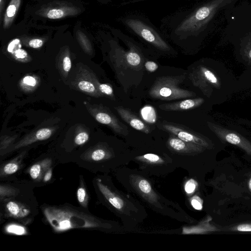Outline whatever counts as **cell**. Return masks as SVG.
<instances>
[{
    "instance_id": "cell-21",
    "label": "cell",
    "mask_w": 251,
    "mask_h": 251,
    "mask_svg": "<svg viewBox=\"0 0 251 251\" xmlns=\"http://www.w3.org/2000/svg\"><path fill=\"white\" fill-rule=\"evenodd\" d=\"M57 67L61 75L66 78L71 69V59L68 52H66L59 60Z\"/></svg>"
},
{
    "instance_id": "cell-22",
    "label": "cell",
    "mask_w": 251,
    "mask_h": 251,
    "mask_svg": "<svg viewBox=\"0 0 251 251\" xmlns=\"http://www.w3.org/2000/svg\"><path fill=\"white\" fill-rule=\"evenodd\" d=\"M20 0H12L7 8L4 18V25L8 26L12 21L20 5Z\"/></svg>"
},
{
    "instance_id": "cell-17",
    "label": "cell",
    "mask_w": 251,
    "mask_h": 251,
    "mask_svg": "<svg viewBox=\"0 0 251 251\" xmlns=\"http://www.w3.org/2000/svg\"><path fill=\"white\" fill-rule=\"evenodd\" d=\"M51 164L52 160L49 158H45L33 164L29 170L30 177L35 181L41 180L44 174L51 167Z\"/></svg>"
},
{
    "instance_id": "cell-29",
    "label": "cell",
    "mask_w": 251,
    "mask_h": 251,
    "mask_svg": "<svg viewBox=\"0 0 251 251\" xmlns=\"http://www.w3.org/2000/svg\"><path fill=\"white\" fill-rule=\"evenodd\" d=\"M204 75L205 77L208 80V81L212 83H215L217 82V78L213 75L212 73H211L208 70L204 68L201 67V68Z\"/></svg>"
},
{
    "instance_id": "cell-28",
    "label": "cell",
    "mask_w": 251,
    "mask_h": 251,
    "mask_svg": "<svg viewBox=\"0 0 251 251\" xmlns=\"http://www.w3.org/2000/svg\"><path fill=\"white\" fill-rule=\"evenodd\" d=\"M64 14V11L61 9H52L48 12L47 17L51 19H57L62 18Z\"/></svg>"
},
{
    "instance_id": "cell-14",
    "label": "cell",
    "mask_w": 251,
    "mask_h": 251,
    "mask_svg": "<svg viewBox=\"0 0 251 251\" xmlns=\"http://www.w3.org/2000/svg\"><path fill=\"white\" fill-rule=\"evenodd\" d=\"M202 102L201 99H186L176 102L161 104L158 107L160 109L166 111H183L195 108L201 104Z\"/></svg>"
},
{
    "instance_id": "cell-30",
    "label": "cell",
    "mask_w": 251,
    "mask_h": 251,
    "mask_svg": "<svg viewBox=\"0 0 251 251\" xmlns=\"http://www.w3.org/2000/svg\"><path fill=\"white\" fill-rule=\"evenodd\" d=\"M191 204L195 209L201 210L202 208L201 200L198 196H195L191 199Z\"/></svg>"
},
{
    "instance_id": "cell-23",
    "label": "cell",
    "mask_w": 251,
    "mask_h": 251,
    "mask_svg": "<svg viewBox=\"0 0 251 251\" xmlns=\"http://www.w3.org/2000/svg\"><path fill=\"white\" fill-rule=\"evenodd\" d=\"M18 135H15L13 136L3 135L0 138V155H2L4 152L12 146Z\"/></svg>"
},
{
    "instance_id": "cell-35",
    "label": "cell",
    "mask_w": 251,
    "mask_h": 251,
    "mask_svg": "<svg viewBox=\"0 0 251 251\" xmlns=\"http://www.w3.org/2000/svg\"><path fill=\"white\" fill-rule=\"evenodd\" d=\"M52 176V168L50 167L44 174L43 181L45 182L50 181Z\"/></svg>"
},
{
    "instance_id": "cell-25",
    "label": "cell",
    "mask_w": 251,
    "mask_h": 251,
    "mask_svg": "<svg viewBox=\"0 0 251 251\" xmlns=\"http://www.w3.org/2000/svg\"><path fill=\"white\" fill-rule=\"evenodd\" d=\"M77 198L79 203L83 207L87 206L88 196L86 188L81 185L77 189L76 192Z\"/></svg>"
},
{
    "instance_id": "cell-20",
    "label": "cell",
    "mask_w": 251,
    "mask_h": 251,
    "mask_svg": "<svg viewBox=\"0 0 251 251\" xmlns=\"http://www.w3.org/2000/svg\"><path fill=\"white\" fill-rule=\"evenodd\" d=\"M90 74L93 82L100 92L104 96H106L110 99L115 100V97L112 86L110 84L100 83L93 73L91 72Z\"/></svg>"
},
{
    "instance_id": "cell-12",
    "label": "cell",
    "mask_w": 251,
    "mask_h": 251,
    "mask_svg": "<svg viewBox=\"0 0 251 251\" xmlns=\"http://www.w3.org/2000/svg\"><path fill=\"white\" fill-rule=\"evenodd\" d=\"M91 72L84 68L81 69L73 84L78 90L90 96L99 98L104 96L100 92L91 77Z\"/></svg>"
},
{
    "instance_id": "cell-2",
    "label": "cell",
    "mask_w": 251,
    "mask_h": 251,
    "mask_svg": "<svg viewBox=\"0 0 251 251\" xmlns=\"http://www.w3.org/2000/svg\"><path fill=\"white\" fill-rule=\"evenodd\" d=\"M110 65L126 93L141 82L145 58L139 48L128 41V49L117 46L110 56Z\"/></svg>"
},
{
    "instance_id": "cell-34",
    "label": "cell",
    "mask_w": 251,
    "mask_h": 251,
    "mask_svg": "<svg viewBox=\"0 0 251 251\" xmlns=\"http://www.w3.org/2000/svg\"><path fill=\"white\" fill-rule=\"evenodd\" d=\"M236 230L241 232H250L251 231V224L240 225L236 227Z\"/></svg>"
},
{
    "instance_id": "cell-31",
    "label": "cell",
    "mask_w": 251,
    "mask_h": 251,
    "mask_svg": "<svg viewBox=\"0 0 251 251\" xmlns=\"http://www.w3.org/2000/svg\"><path fill=\"white\" fill-rule=\"evenodd\" d=\"M226 139L228 143L233 145H238L241 142L240 138L234 133L227 134L226 137Z\"/></svg>"
},
{
    "instance_id": "cell-16",
    "label": "cell",
    "mask_w": 251,
    "mask_h": 251,
    "mask_svg": "<svg viewBox=\"0 0 251 251\" xmlns=\"http://www.w3.org/2000/svg\"><path fill=\"white\" fill-rule=\"evenodd\" d=\"M5 211L9 216L23 219L30 214V210L23 204L15 201H9L5 205Z\"/></svg>"
},
{
    "instance_id": "cell-4",
    "label": "cell",
    "mask_w": 251,
    "mask_h": 251,
    "mask_svg": "<svg viewBox=\"0 0 251 251\" xmlns=\"http://www.w3.org/2000/svg\"><path fill=\"white\" fill-rule=\"evenodd\" d=\"M43 212L48 222L57 232L74 228H119L116 226V224L113 225L72 208L47 206L43 208Z\"/></svg>"
},
{
    "instance_id": "cell-10",
    "label": "cell",
    "mask_w": 251,
    "mask_h": 251,
    "mask_svg": "<svg viewBox=\"0 0 251 251\" xmlns=\"http://www.w3.org/2000/svg\"><path fill=\"white\" fill-rule=\"evenodd\" d=\"M158 128L174 134L181 140L201 145L204 147L207 146V143L201 135L183 125L163 120L159 122Z\"/></svg>"
},
{
    "instance_id": "cell-1",
    "label": "cell",
    "mask_w": 251,
    "mask_h": 251,
    "mask_svg": "<svg viewBox=\"0 0 251 251\" xmlns=\"http://www.w3.org/2000/svg\"><path fill=\"white\" fill-rule=\"evenodd\" d=\"M116 176L126 190L153 211L178 221L193 223V220L178 204L161 195L153 187L148 176L139 170L123 166L117 169Z\"/></svg>"
},
{
    "instance_id": "cell-7",
    "label": "cell",
    "mask_w": 251,
    "mask_h": 251,
    "mask_svg": "<svg viewBox=\"0 0 251 251\" xmlns=\"http://www.w3.org/2000/svg\"><path fill=\"white\" fill-rule=\"evenodd\" d=\"M167 153L172 158L176 168L188 169L191 157L203 151V146L183 141L174 134H170L166 142Z\"/></svg>"
},
{
    "instance_id": "cell-15",
    "label": "cell",
    "mask_w": 251,
    "mask_h": 251,
    "mask_svg": "<svg viewBox=\"0 0 251 251\" xmlns=\"http://www.w3.org/2000/svg\"><path fill=\"white\" fill-rule=\"evenodd\" d=\"M20 40L19 39L13 40L8 44L7 50L16 61L25 63L30 61L31 58L27 52L22 48Z\"/></svg>"
},
{
    "instance_id": "cell-36",
    "label": "cell",
    "mask_w": 251,
    "mask_h": 251,
    "mask_svg": "<svg viewBox=\"0 0 251 251\" xmlns=\"http://www.w3.org/2000/svg\"><path fill=\"white\" fill-rule=\"evenodd\" d=\"M249 187L250 191H251V178H250L249 182Z\"/></svg>"
},
{
    "instance_id": "cell-9",
    "label": "cell",
    "mask_w": 251,
    "mask_h": 251,
    "mask_svg": "<svg viewBox=\"0 0 251 251\" xmlns=\"http://www.w3.org/2000/svg\"><path fill=\"white\" fill-rule=\"evenodd\" d=\"M83 104L98 122L108 126L120 136H127L129 134L127 126L121 122L108 108L102 105L92 104L86 101L83 102Z\"/></svg>"
},
{
    "instance_id": "cell-3",
    "label": "cell",
    "mask_w": 251,
    "mask_h": 251,
    "mask_svg": "<svg viewBox=\"0 0 251 251\" xmlns=\"http://www.w3.org/2000/svg\"><path fill=\"white\" fill-rule=\"evenodd\" d=\"M96 183L104 200L121 219L125 230H133L147 217L145 207L133 197L105 184L100 178Z\"/></svg>"
},
{
    "instance_id": "cell-38",
    "label": "cell",
    "mask_w": 251,
    "mask_h": 251,
    "mask_svg": "<svg viewBox=\"0 0 251 251\" xmlns=\"http://www.w3.org/2000/svg\"><path fill=\"white\" fill-rule=\"evenodd\" d=\"M1 1H2V0H0V3H1Z\"/></svg>"
},
{
    "instance_id": "cell-18",
    "label": "cell",
    "mask_w": 251,
    "mask_h": 251,
    "mask_svg": "<svg viewBox=\"0 0 251 251\" xmlns=\"http://www.w3.org/2000/svg\"><path fill=\"white\" fill-rule=\"evenodd\" d=\"M25 153V151H23L18 156L2 166L0 171V177L6 176L17 172L20 168Z\"/></svg>"
},
{
    "instance_id": "cell-13",
    "label": "cell",
    "mask_w": 251,
    "mask_h": 251,
    "mask_svg": "<svg viewBox=\"0 0 251 251\" xmlns=\"http://www.w3.org/2000/svg\"><path fill=\"white\" fill-rule=\"evenodd\" d=\"M114 108L122 120L132 128L146 134L151 132L149 126L129 109L122 106H116Z\"/></svg>"
},
{
    "instance_id": "cell-26",
    "label": "cell",
    "mask_w": 251,
    "mask_h": 251,
    "mask_svg": "<svg viewBox=\"0 0 251 251\" xmlns=\"http://www.w3.org/2000/svg\"><path fill=\"white\" fill-rule=\"evenodd\" d=\"M18 190L14 187L1 184L0 186V197L3 198L10 197L16 195Z\"/></svg>"
},
{
    "instance_id": "cell-37",
    "label": "cell",
    "mask_w": 251,
    "mask_h": 251,
    "mask_svg": "<svg viewBox=\"0 0 251 251\" xmlns=\"http://www.w3.org/2000/svg\"><path fill=\"white\" fill-rule=\"evenodd\" d=\"M250 57H251V50H250Z\"/></svg>"
},
{
    "instance_id": "cell-33",
    "label": "cell",
    "mask_w": 251,
    "mask_h": 251,
    "mask_svg": "<svg viewBox=\"0 0 251 251\" xmlns=\"http://www.w3.org/2000/svg\"><path fill=\"white\" fill-rule=\"evenodd\" d=\"M28 45L32 48H39L43 46V41L40 39H33L28 42Z\"/></svg>"
},
{
    "instance_id": "cell-8",
    "label": "cell",
    "mask_w": 251,
    "mask_h": 251,
    "mask_svg": "<svg viewBox=\"0 0 251 251\" xmlns=\"http://www.w3.org/2000/svg\"><path fill=\"white\" fill-rule=\"evenodd\" d=\"M125 23L137 35L155 48L163 51L171 50L170 47L159 32L145 20L132 17L126 19Z\"/></svg>"
},
{
    "instance_id": "cell-11",
    "label": "cell",
    "mask_w": 251,
    "mask_h": 251,
    "mask_svg": "<svg viewBox=\"0 0 251 251\" xmlns=\"http://www.w3.org/2000/svg\"><path fill=\"white\" fill-rule=\"evenodd\" d=\"M55 130V128L44 127L30 132L22 139L13 144L4 153H9L39 141L49 139Z\"/></svg>"
},
{
    "instance_id": "cell-24",
    "label": "cell",
    "mask_w": 251,
    "mask_h": 251,
    "mask_svg": "<svg viewBox=\"0 0 251 251\" xmlns=\"http://www.w3.org/2000/svg\"><path fill=\"white\" fill-rule=\"evenodd\" d=\"M76 134L74 138V142L76 145H81L85 144L89 138L88 132L82 127L77 128Z\"/></svg>"
},
{
    "instance_id": "cell-27",
    "label": "cell",
    "mask_w": 251,
    "mask_h": 251,
    "mask_svg": "<svg viewBox=\"0 0 251 251\" xmlns=\"http://www.w3.org/2000/svg\"><path fill=\"white\" fill-rule=\"evenodd\" d=\"M197 182L193 179L188 180L185 184L184 189L188 194H193L196 190Z\"/></svg>"
},
{
    "instance_id": "cell-19",
    "label": "cell",
    "mask_w": 251,
    "mask_h": 251,
    "mask_svg": "<svg viewBox=\"0 0 251 251\" xmlns=\"http://www.w3.org/2000/svg\"><path fill=\"white\" fill-rule=\"evenodd\" d=\"M39 78L35 75H26L20 80L19 85L21 89L26 92L33 91L39 85Z\"/></svg>"
},
{
    "instance_id": "cell-32",
    "label": "cell",
    "mask_w": 251,
    "mask_h": 251,
    "mask_svg": "<svg viewBox=\"0 0 251 251\" xmlns=\"http://www.w3.org/2000/svg\"><path fill=\"white\" fill-rule=\"evenodd\" d=\"M158 64L152 61H147L145 63V68L149 72H154L158 69Z\"/></svg>"
},
{
    "instance_id": "cell-6",
    "label": "cell",
    "mask_w": 251,
    "mask_h": 251,
    "mask_svg": "<svg viewBox=\"0 0 251 251\" xmlns=\"http://www.w3.org/2000/svg\"><path fill=\"white\" fill-rule=\"evenodd\" d=\"M131 161L138 165L140 171L148 176H165L176 168L172 158L165 152L135 153L132 154Z\"/></svg>"
},
{
    "instance_id": "cell-5",
    "label": "cell",
    "mask_w": 251,
    "mask_h": 251,
    "mask_svg": "<svg viewBox=\"0 0 251 251\" xmlns=\"http://www.w3.org/2000/svg\"><path fill=\"white\" fill-rule=\"evenodd\" d=\"M186 74L157 77L151 86L149 94L155 100L170 101L196 96L191 91L179 87L186 78Z\"/></svg>"
}]
</instances>
